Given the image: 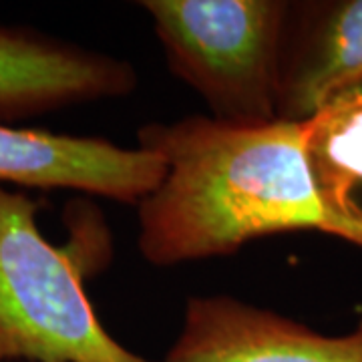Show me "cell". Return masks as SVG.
<instances>
[{
	"label": "cell",
	"instance_id": "1",
	"mask_svg": "<svg viewBox=\"0 0 362 362\" xmlns=\"http://www.w3.org/2000/svg\"><path fill=\"white\" fill-rule=\"evenodd\" d=\"M137 147L161 157L165 168L137 204V247L151 266L220 258L266 235L324 230L302 121H156L139 129Z\"/></svg>",
	"mask_w": 362,
	"mask_h": 362
},
{
	"label": "cell",
	"instance_id": "2",
	"mask_svg": "<svg viewBox=\"0 0 362 362\" xmlns=\"http://www.w3.org/2000/svg\"><path fill=\"white\" fill-rule=\"evenodd\" d=\"M39 209L0 185V362H151L105 328L77 259L40 232Z\"/></svg>",
	"mask_w": 362,
	"mask_h": 362
},
{
	"label": "cell",
	"instance_id": "3",
	"mask_svg": "<svg viewBox=\"0 0 362 362\" xmlns=\"http://www.w3.org/2000/svg\"><path fill=\"white\" fill-rule=\"evenodd\" d=\"M171 73L204 99L214 119L278 121L280 63L290 2L145 0Z\"/></svg>",
	"mask_w": 362,
	"mask_h": 362
},
{
	"label": "cell",
	"instance_id": "4",
	"mask_svg": "<svg viewBox=\"0 0 362 362\" xmlns=\"http://www.w3.org/2000/svg\"><path fill=\"white\" fill-rule=\"evenodd\" d=\"M163 362H362V320L328 337L240 298L192 296Z\"/></svg>",
	"mask_w": 362,
	"mask_h": 362
},
{
	"label": "cell",
	"instance_id": "5",
	"mask_svg": "<svg viewBox=\"0 0 362 362\" xmlns=\"http://www.w3.org/2000/svg\"><path fill=\"white\" fill-rule=\"evenodd\" d=\"M163 159L103 137L0 123V185L77 189L137 206L163 175Z\"/></svg>",
	"mask_w": 362,
	"mask_h": 362
},
{
	"label": "cell",
	"instance_id": "6",
	"mask_svg": "<svg viewBox=\"0 0 362 362\" xmlns=\"http://www.w3.org/2000/svg\"><path fill=\"white\" fill-rule=\"evenodd\" d=\"M131 63L28 28L0 26V123L133 93Z\"/></svg>",
	"mask_w": 362,
	"mask_h": 362
},
{
	"label": "cell",
	"instance_id": "7",
	"mask_svg": "<svg viewBox=\"0 0 362 362\" xmlns=\"http://www.w3.org/2000/svg\"><path fill=\"white\" fill-rule=\"evenodd\" d=\"M356 78H362V0L290 4L278 117L304 121Z\"/></svg>",
	"mask_w": 362,
	"mask_h": 362
},
{
	"label": "cell",
	"instance_id": "8",
	"mask_svg": "<svg viewBox=\"0 0 362 362\" xmlns=\"http://www.w3.org/2000/svg\"><path fill=\"white\" fill-rule=\"evenodd\" d=\"M302 149L324 233L362 247V78L302 121Z\"/></svg>",
	"mask_w": 362,
	"mask_h": 362
}]
</instances>
